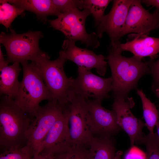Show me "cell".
<instances>
[{
  "mask_svg": "<svg viewBox=\"0 0 159 159\" xmlns=\"http://www.w3.org/2000/svg\"><path fill=\"white\" fill-rule=\"evenodd\" d=\"M120 42L110 44L106 58L111 72V91L114 97H128L130 91L137 89L139 79L150 73L148 62H143L142 59L134 55L126 57L122 55Z\"/></svg>",
  "mask_w": 159,
  "mask_h": 159,
  "instance_id": "obj_1",
  "label": "cell"
},
{
  "mask_svg": "<svg viewBox=\"0 0 159 159\" xmlns=\"http://www.w3.org/2000/svg\"><path fill=\"white\" fill-rule=\"evenodd\" d=\"M1 96L0 151L23 147L27 144L25 134L31 118L12 99L6 95Z\"/></svg>",
  "mask_w": 159,
  "mask_h": 159,
  "instance_id": "obj_2",
  "label": "cell"
},
{
  "mask_svg": "<svg viewBox=\"0 0 159 159\" xmlns=\"http://www.w3.org/2000/svg\"><path fill=\"white\" fill-rule=\"evenodd\" d=\"M50 59L47 54L43 52L35 61L32 62L50 92L52 101L66 104L75 94L73 87L74 79L68 77L65 73L64 65L67 59L60 56L54 60Z\"/></svg>",
  "mask_w": 159,
  "mask_h": 159,
  "instance_id": "obj_3",
  "label": "cell"
},
{
  "mask_svg": "<svg viewBox=\"0 0 159 159\" xmlns=\"http://www.w3.org/2000/svg\"><path fill=\"white\" fill-rule=\"evenodd\" d=\"M23 77L17 94L14 99L16 105L31 119L39 109L42 101H52L51 95L33 63L22 62Z\"/></svg>",
  "mask_w": 159,
  "mask_h": 159,
  "instance_id": "obj_4",
  "label": "cell"
},
{
  "mask_svg": "<svg viewBox=\"0 0 159 159\" xmlns=\"http://www.w3.org/2000/svg\"><path fill=\"white\" fill-rule=\"evenodd\" d=\"M10 31L9 34L1 32L0 34V43L6 49L9 63L34 62L43 53L39 45V40L43 37L41 31H29L19 34L13 29Z\"/></svg>",
  "mask_w": 159,
  "mask_h": 159,
  "instance_id": "obj_5",
  "label": "cell"
},
{
  "mask_svg": "<svg viewBox=\"0 0 159 159\" xmlns=\"http://www.w3.org/2000/svg\"><path fill=\"white\" fill-rule=\"evenodd\" d=\"M90 15L87 10L80 11L76 8L61 14L54 19L48 21L52 27L62 32L67 39L75 42L79 41L87 47L95 49L100 45L97 34L94 32L88 33L85 29L86 20Z\"/></svg>",
  "mask_w": 159,
  "mask_h": 159,
  "instance_id": "obj_6",
  "label": "cell"
},
{
  "mask_svg": "<svg viewBox=\"0 0 159 159\" xmlns=\"http://www.w3.org/2000/svg\"><path fill=\"white\" fill-rule=\"evenodd\" d=\"M67 104L49 101L40 106L35 117L31 119L25 134L26 147L33 156L38 154L39 148L48 132L63 114Z\"/></svg>",
  "mask_w": 159,
  "mask_h": 159,
  "instance_id": "obj_7",
  "label": "cell"
},
{
  "mask_svg": "<svg viewBox=\"0 0 159 159\" xmlns=\"http://www.w3.org/2000/svg\"><path fill=\"white\" fill-rule=\"evenodd\" d=\"M68 126L73 147L88 149L94 137L86 99L75 95L68 103Z\"/></svg>",
  "mask_w": 159,
  "mask_h": 159,
  "instance_id": "obj_8",
  "label": "cell"
},
{
  "mask_svg": "<svg viewBox=\"0 0 159 159\" xmlns=\"http://www.w3.org/2000/svg\"><path fill=\"white\" fill-rule=\"evenodd\" d=\"M114 98L112 110L116 113L118 125L128 135L132 147L135 143H141L145 136L142 130L146 125L131 112V109L135 105L133 99L128 97H116Z\"/></svg>",
  "mask_w": 159,
  "mask_h": 159,
  "instance_id": "obj_9",
  "label": "cell"
},
{
  "mask_svg": "<svg viewBox=\"0 0 159 159\" xmlns=\"http://www.w3.org/2000/svg\"><path fill=\"white\" fill-rule=\"evenodd\" d=\"M78 76L74 79V89L75 94L85 99L93 98L102 101L110 97L112 90L111 77L103 78L92 73L85 68L78 66Z\"/></svg>",
  "mask_w": 159,
  "mask_h": 159,
  "instance_id": "obj_10",
  "label": "cell"
},
{
  "mask_svg": "<svg viewBox=\"0 0 159 159\" xmlns=\"http://www.w3.org/2000/svg\"><path fill=\"white\" fill-rule=\"evenodd\" d=\"M68 105L54 123L42 142L38 154L42 153L54 156L69 151L73 147L68 126Z\"/></svg>",
  "mask_w": 159,
  "mask_h": 159,
  "instance_id": "obj_11",
  "label": "cell"
},
{
  "mask_svg": "<svg viewBox=\"0 0 159 159\" xmlns=\"http://www.w3.org/2000/svg\"><path fill=\"white\" fill-rule=\"evenodd\" d=\"M159 23V13H150L143 6L141 0H133L129 9L125 22L120 35L135 33L147 35Z\"/></svg>",
  "mask_w": 159,
  "mask_h": 159,
  "instance_id": "obj_12",
  "label": "cell"
},
{
  "mask_svg": "<svg viewBox=\"0 0 159 159\" xmlns=\"http://www.w3.org/2000/svg\"><path fill=\"white\" fill-rule=\"evenodd\" d=\"M62 47L63 50L59 52V56L72 61L78 66L89 71L95 68L100 75L105 74L107 62L103 55H97L91 50L79 47L75 42L67 39L64 41Z\"/></svg>",
  "mask_w": 159,
  "mask_h": 159,
  "instance_id": "obj_13",
  "label": "cell"
},
{
  "mask_svg": "<svg viewBox=\"0 0 159 159\" xmlns=\"http://www.w3.org/2000/svg\"><path fill=\"white\" fill-rule=\"evenodd\" d=\"M86 101L94 137H111L121 130L113 110L104 107L100 100L87 99Z\"/></svg>",
  "mask_w": 159,
  "mask_h": 159,
  "instance_id": "obj_14",
  "label": "cell"
},
{
  "mask_svg": "<svg viewBox=\"0 0 159 159\" xmlns=\"http://www.w3.org/2000/svg\"><path fill=\"white\" fill-rule=\"evenodd\" d=\"M133 0H115L108 14L105 15L97 26V34L101 38L106 32L110 44L120 41V37L125 24L129 8Z\"/></svg>",
  "mask_w": 159,
  "mask_h": 159,
  "instance_id": "obj_15",
  "label": "cell"
},
{
  "mask_svg": "<svg viewBox=\"0 0 159 159\" xmlns=\"http://www.w3.org/2000/svg\"><path fill=\"white\" fill-rule=\"evenodd\" d=\"M128 39L124 43H119L122 52L129 51L141 59L149 57L151 60L156 58L159 53V38L149 37L147 34L135 33L128 34Z\"/></svg>",
  "mask_w": 159,
  "mask_h": 159,
  "instance_id": "obj_16",
  "label": "cell"
},
{
  "mask_svg": "<svg viewBox=\"0 0 159 159\" xmlns=\"http://www.w3.org/2000/svg\"><path fill=\"white\" fill-rule=\"evenodd\" d=\"M7 1L25 11L35 13L37 17L44 22L49 16L58 17L61 14L54 6L52 0H7Z\"/></svg>",
  "mask_w": 159,
  "mask_h": 159,
  "instance_id": "obj_17",
  "label": "cell"
},
{
  "mask_svg": "<svg viewBox=\"0 0 159 159\" xmlns=\"http://www.w3.org/2000/svg\"><path fill=\"white\" fill-rule=\"evenodd\" d=\"M21 70L19 63L15 62L0 70V95H6L14 100L20 85L18 77Z\"/></svg>",
  "mask_w": 159,
  "mask_h": 159,
  "instance_id": "obj_18",
  "label": "cell"
},
{
  "mask_svg": "<svg viewBox=\"0 0 159 159\" xmlns=\"http://www.w3.org/2000/svg\"><path fill=\"white\" fill-rule=\"evenodd\" d=\"M111 137H94L88 149L89 159H113L116 153Z\"/></svg>",
  "mask_w": 159,
  "mask_h": 159,
  "instance_id": "obj_19",
  "label": "cell"
},
{
  "mask_svg": "<svg viewBox=\"0 0 159 159\" xmlns=\"http://www.w3.org/2000/svg\"><path fill=\"white\" fill-rule=\"evenodd\" d=\"M110 0H77V6L79 9L87 10L94 19L95 25L97 26L105 15V11Z\"/></svg>",
  "mask_w": 159,
  "mask_h": 159,
  "instance_id": "obj_20",
  "label": "cell"
},
{
  "mask_svg": "<svg viewBox=\"0 0 159 159\" xmlns=\"http://www.w3.org/2000/svg\"><path fill=\"white\" fill-rule=\"evenodd\" d=\"M137 93L141 99L143 116L146 126L150 132H154V129L159 119V113L155 104L148 99L142 90H137Z\"/></svg>",
  "mask_w": 159,
  "mask_h": 159,
  "instance_id": "obj_21",
  "label": "cell"
},
{
  "mask_svg": "<svg viewBox=\"0 0 159 159\" xmlns=\"http://www.w3.org/2000/svg\"><path fill=\"white\" fill-rule=\"evenodd\" d=\"M0 23L7 29L18 16L25 15L24 9L8 2L6 0H0Z\"/></svg>",
  "mask_w": 159,
  "mask_h": 159,
  "instance_id": "obj_22",
  "label": "cell"
},
{
  "mask_svg": "<svg viewBox=\"0 0 159 159\" xmlns=\"http://www.w3.org/2000/svg\"><path fill=\"white\" fill-rule=\"evenodd\" d=\"M141 144L146 148L145 159H159V138L157 133L150 132L145 135Z\"/></svg>",
  "mask_w": 159,
  "mask_h": 159,
  "instance_id": "obj_23",
  "label": "cell"
},
{
  "mask_svg": "<svg viewBox=\"0 0 159 159\" xmlns=\"http://www.w3.org/2000/svg\"><path fill=\"white\" fill-rule=\"evenodd\" d=\"M33 156L25 146L1 152L0 159H31Z\"/></svg>",
  "mask_w": 159,
  "mask_h": 159,
  "instance_id": "obj_24",
  "label": "cell"
},
{
  "mask_svg": "<svg viewBox=\"0 0 159 159\" xmlns=\"http://www.w3.org/2000/svg\"><path fill=\"white\" fill-rule=\"evenodd\" d=\"M55 159H89L88 149L73 147L70 150L54 156Z\"/></svg>",
  "mask_w": 159,
  "mask_h": 159,
  "instance_id": "obj_25",
  "label": "cell"
},
{
  "mask_svg": "<svg viewBox=\"0 0 159 159\" xmlns=\"http://www.w3.org/2000/svg\"><path fill=\"white\" fill-rule=\"evenodd\" d=\"M52 1L56 8L61 14L78 8L77 0H52Z\"/></svg>",
  "mask_w": 159,
  "mask_h": 159,
  "instance_id": "obj_26",
  "label": "cell"
},
{
  "mask_svg": "<svg viewBox=\"0 0 159 159\" xmlns=\"http://www.w3.org/2000/svg\"><path fill=\"white\" fill-rule=\"evenodd\" d=\"M148 63L150 73L153 78L151 88L154 91L155 89L159 87V58L156 61L150 60Z\"/></svg>",
  "mask_w": 159,
  "mask_h": 159,
  "instance_id": "obj_27",
  "label": "cell"
},
{
  "mask_svg": "<svg viewBox=\"0 0 159 159\" xmlns=\"http://www.w3.org/2000/svg\"><path fill=\"white\" fill-rule=\"evenodd\" d=\"M127 154L125 159H144L143 157L140 154L136 153L134 151H129Z\"/></svg>",
  "mask_w": 159,
  "mask_h": 159,
  "instance_id": "obj_28",
  "label": "cell"
},
{
  "mask_svg": "<svg viewBox=\"0 0 159 159\" xmlns=\"http://www.w3.org/2000/svg\"><path fill=\"white\" fill-rule=\"evenodd\" d=\"M141 1L148 6H151L155 7V10L159 13V0H141Z\"/></svg>",
  "mask_w": 159,
  "mask_h": 159,
  "instance_id": "obj_29",
  "label": "cell"
},
{
  "mask_svg": "<svg viewBox=\"0 0 159 159\" xmlns=\"http://www.w3.org/2000/svg\"><path fill=\"white\" fill-rule=\"evenodd\" d=\"M4 55L2 51L1 46H0V71L3 68L8 66L9 62L7 60H5L4 58Z\"/></svg>",
  "mask_w": 159,
  "mask_h": 159,
  "instance_id": "obj_30",
  "label": "cell"
},
{
  "mask_svg": "<svg viewBox=\"0 0 159 159\" xmlns=\"http://www.w3.org/2000/svg\"><path fill=\"white\" fill-rule=\"evenodd\" d=\"M31 159H55L52 155L42 153H39L33 156Z\"/></svg>",
  "mask_w": 159,
  "mask_h": 159,
  "instance_id": "obj_31",
  "label": "cell"
},
{
  "mask_svg": "<svg viewBox=\"0 0 159 159\" xmlns=\"http://www.w3.org/2000/svg\"><path fill=\"white\" fill-rule=\"evenodd\" d=\"M122 154V152L121 151H119L116 153L113 159H121V156Z\"/></svg>",
  "mask_w": 159,
  "mask_h": 159,
  "instance_id": "obj_32",
  "label": "cell"
},
{
  "mask_svg": "<svg viewBox=\"0 0 159 159\" xmlns=\"http://www.w3.org/2000/svg\"><path fill=\"white\" fill-rule=\"evenodd\" d=\"M154 92H155L156 95L159 99V87L155 89L154 91ZM158 112L159 113V109L158 110Z\"/></svg>",
  "mask_w": 159,
  "mask_h": 159,
  "instance_id": "obj_33",
  "label": "cell"
},
{
  "mask_svg": "<svg viewBox=\"0 0 159 159\" xmlns=\"http://www.w3.org/2000/svg\"><path fill=\"white\" fill-rule=\"evenodd\" d=\"M155 126L156 127L157 130V132L156 133L158 138H159V119Z\"/></svg>",
  "mask_w": 159,
  "mask_h": 159,
  "instance_id": "obj_34",
  "label": "cell"
},
{
  "mask_svg": "<svg viewBox=\"0 0 159 159\" xmlns=\"http://www.w3.org/2000/svg\"><path fill=\"white\" fill-rule=\"evenodd\" d=\"M159 29V23L157 24L155 27V29Z\"/></svg>",
  "mask_w": 159,
  "mask_h": 159,
  "instance_id": "obj_35",
  "label": "cell"
}]
</instances>
